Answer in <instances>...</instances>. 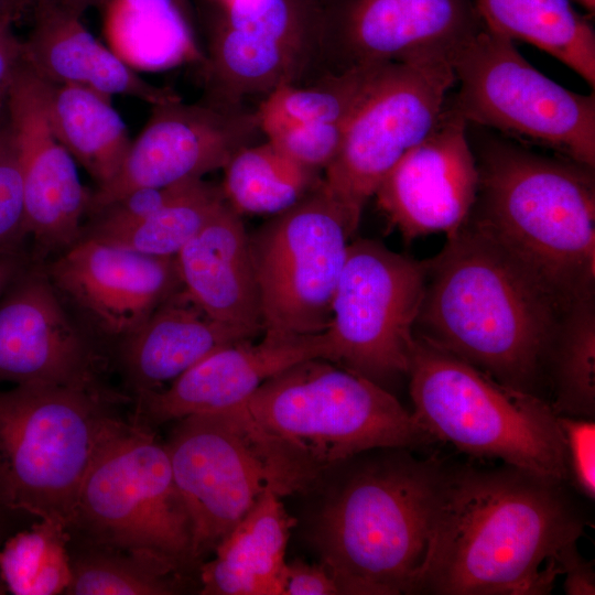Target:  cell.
Masks as SVG:
<instances>
[{"label":"cell","mask_w":595,"mask_h":595,"mask_svg":"<svg viewBox=\"0 0 595 595\" xmlns=\"http://www.w3.org/2000/svg\"><path fill=\"white\" fill-rule=\"evenodd\" d=\"M202 62L203 101L244 108L252 96L264 97L284 85L306 84L312 57L299 47L228 28L213 19Z\"/></svg>","instance_id":"25"},{"label":"cell","mask_w":595,"mask_h":595,"mask_svg":"<svg viewBox=\"0 0 595 595\" xmlns=\"http://www.w3.org/2000/svg\"><path fill=\"white\" fill-rule=\"evenodd\" d=\"M296 519L263 493L198 569L203 595H282L285 549Z\"/></svg>","instance_id":"24"},{"label":"cell","mask_w":595,"mask_h":595,"mask_svg":"<svg viewBox=\"0 0 595 595\" xmlns=\"http://www.w3.org/2000/svg\"><path fill=\"white\" fill-rule=\"evenodd\" d=\"M454 85L446 58L385 67L323 172L324 188L357 220L389 171L435 127Z\"/></svg>","instance_id":"13"},{"label":"cell","mask_w":595,"mask_h":595,"mask_svg":"<svg viewBox=\"0 0 595 595\" xmlns=\"http://www.w3.org/2000/svg\"><path fill=\"white\" fill-rule=\"evenodd\" d=\"M387 65L324 75L306 84L274 89L256 109L262 134L268 137L300 123H347Z\"/></svg>","instance_id":"30"},{"label":"cell","mask_w":595,"mask_h":595,"mask_svg":"<svg viewBox=\"0 0 595 595\" xmlns=\"http://www.w3.org/2000/svg\"><path fill=\"white\" fill-rule=\"evenodd\" d=\"M560 575H565L563 589L566 595H594V562L578 551L577 542L563 545L555 555Z\"/></svg>","instance_id":"38"},{"label":"cell","mask_w":595,"mask_h":595,"mask_svg":"<svg viewBox=\"0 0 595 595\" xmlns=\"http://www.w3.org/2000/svg\"><path fill=\"white\" fill-rule=\"evenodd\" d=\"M580 4H582L587 11L591 13H594L595 11V0H575Z\"/></svg>","instance_id":"44"},{"label":"cell","mask_w":595,"mask_h":595,"mask_svg":"<svg viewBox=\"0 0 595 595\" xmlns=\"http://www.w3.org/2000/svg\"><path fill=\"white\" fill-rule=\"evenodd\" d=\"M175 260L182 288L208 316L251 338L263 333L249 235L226 201Z\"/></svg>","instance_id":"21"},{"label":"cell","mask_w":595,"mask_h":595,"mask_svg":"<svg viewBox=\"0 0 595 595\" xmlns=\"http://www.w3.org/2000/svg\"><path fill=\"white\" fill-rule=\"evenodd\" d=\"M24 7L20 0H0V22H10Z\"/></svg>","instance_id":"43"},{"label":"cell","mask_w":595,"mask_h":595,"mask_svg":"<svg viewBox=\"0 0 595 595\" xmlns=\"http://www.w3.org/2000/svg\"><path fill=\"white\" fill-rule=\"evenodd\" d=\"M564 302L469 221L428 260L415 334L540 398Z\"/></svg>","instance_id":"2"},{"label":"cell","mask_w":595,"mask_h":595,"mask_svg":"<svg viewBox=\"0 0 595 595\" xmlns=\"http://www.w3.org/2000/svg\"><path fill=\"white\" fill-rule=\"evenodd\" d=\"M236 405L310 490L358 453L435 441L389 390L324 358L277 374Z\"/></svg>","instance_id":"5"},{"label":"cell","mask_w":595,"mask_h":595,"mask_svg":"<svg viewBox=\"0 0 595 595\" xmlns=\"http://www.w3.org/2000/svg\"><path fill=\"white\" fill-rule=\"evenodd\" d=\"M68 530L72 540L152 560L185 578L198 573L192 518L165 444L130 420L91 464Z\"/></svg>","instance_id":"8"},{"label":"cell","mask_w":595,"mask_h":595,"mask_svg":"<svg viewBox=\"0 0 595 595\" xmlns=\"http://www.w3.org/2000/svg\"><path fill=\"white\" fill-rule=\"evenodd\" d=\"M164 444L192 518L199 565L263 493L283 497L309 490L236 405L177 420Z\"/></svg>","instance_id":"10"},{"label":"cell","mask_w":595,"mask_h":595,"mask_svg":"<svg viewBox=\"0 0 595 595\" xmlns=\"http://www.w3.org/2000/svg\"><path fill=\"white\" fill-rule=\"evenodd\" d=\"M242 339L252 338L208 316L181 288L116 345V359L133 398L163 389L210 353Z\"/></svg>","instance_id":"23"},{"label":"cell","mask_w":595,"mask_h":595,"mask_svg":"<svg viewBox=\"0 0 595 595\" xmlns=\"http://www.w3.org/2000/svg\"><path fill=\"white\" fill-rule=\"evenodd\" d=\"M563 432L569 482L588 500L595 498V422L594 420L559 416Z\"/></svg>","instance_id":"36"},{"label":"cell","mask_w":595,"mask_h":595,"mask_svg":"<svg viewBox=\"0 0 595 595\" xmlns=\"http://www.w3.org/2000/svg\"><path fill=\"white\" fill-rule=\"evenodd\" d=\"M28 64L24 42L12 33L10 22H0V100L6 101L12 84Z\"/></svg>","instance_id":"39"},{"label":"cell","mask_w":595,"mask_h":595,"mask_svg":"<svg viewBox=\"0 0 595 595\" xmlns=\"http://www.w3.org/2000/svg\"><path fill=\"white\" fill-rule=\"evenodd\" d=\"M545 378L559 416H595V290L578 292L563 312Z\"/></svg>","instance_id":"29"},{"label":"cell","mask_w":595,"mask_h":595,"mask_svg":"<svg viewBox=\"0 0 595 595\" xmlns=\"http://www.w3.org/2000/svg\"><path fill=\"white\" fill-rule=\"evenodd\" d=\"M428 260L382 242L349 244L325 331L333 364L386 388L408 377Z\"/></svg>","instance_id":"12"},{"label":"cell","mask_w":595,"mask_h":595,"mask_svg":"<svg viewBox=\"0 0 595 595\" xmlns=\"http://www.w3.org/2000/svg\"><path fill=\"white\" fill-rule=\"evenodd\" d=\"M29 261L25 256L0 255V294Z\"/></svg>","instance_id":"41"},{"label":"cell","mask_w":595,"mask_h":595,"mask_svg":"<svg viewBox=\"0 0 595 595\" xmlns=\"http://www.w3.org/2000/svg\"><path fill=\"white\" fill-rule=\"evenodd\" d=\"M223 170L224 198L240 215L280 214L323 182L322 172L301 165L267 139L238 151Z\"/></svg>","instance_id":"28"},{"label":"cell","mask_w":595,"mask_h":595,"mask_svg":"<svg viewBox=\"0 0 595 595\" xmlns=\"http://www.w3.org/2000/svg\"><path fill=\"white\" fill-rule=\"evenodd\" d=\"M28 519L34 518L25 513L12 510L0 501V548L11 534L22 529L20 527V523L25 522V520ZM3 593H6V591L0 582V594Z\"/></svg>","instance_id":"40"},{"label":"cell","mask_w":595,"mask_h":595,"mask_svg":"<svg viewBox=\"0 0 595 595\" xmlns=\"http://www.w3.org/2000/svg\"><path fill=\"white\" fill-rule=\"evenodd\" d=\"M40 0H20L23 7L32 6L34 7Z\"/></svg>","instance_id":"46"},{"label":"cell","mask_w":595,"mask_h":595,"mask_svg":"<svg viewBox=\"0 0 595 595\" xmlns=\"http://www.w3.org/2000/svg\"><path fill=\"white\" fill-rule=\"evenodd\" d=\"M358 225L322 182L249 236L263 333L300 336L328 328L348 239Z\"/></svg>","instance_id":"11"},{"label":"cell","mask_w":595,"mask_h":595,"mask_svg":"<svg viewBox=\"0 0 595 595\" xmlns=\"http://www.w3.org/2000/svg\"><path fill=\"white\" fill-rule=\"evenodd\" d=\"M0 255L29 258L22 163L6 104L0 111Z\"/></svg>","instance_id":"34"},{"label":"cell","mask_w":595,"mask_h":595,"mask_svg":"<svg viewBox=\"0 0 595 595\" xmlns=\"http://www.w3.org/2000/svg\"><path fill=\"white\" fill-rule=\"evenodd\" d=\"M336 582L321 564L295 559L285 563L282 595H337Z\"/></svg>","instance_id":"37"},{"label":"cell","mask_w":595,"mask_h":595,"mask_svg":"<svg viewBox=\"0 0 595 595\" xmlns=\"http://www.w3.org/2000/svg\"><path fill=\"white\" fill-rule=\"evenodd\" d=\"M224 201L220 186L197 180L138 224L94 238L143 255L175 257Z\"/></svg>","instance_id":"33"},{"label":"cell","mask_w":595,"mask_h":595,"mask_svg":"<svg viewBox=\"0 0 595 595\" xmlns=\"http://www.w3.org/2000/svg\"><path fill=\"white\" fill-rule=\"evenodd\" d=\"M448 102L468 122L595 167V95L536 69L513 41L484 26L453 56Z\"/></svg>","instance_id":"9"},{"label":"cell","mask_w":595,"mask_h":595,"mask_svg":"<svg viewBox=\"0 0 595 595\" xmlns=\"http://www.w3.org/2000/svg\"><path fill=\"white\" fill-rule=\"evenodd\" d=\"M39 78L46 118L56 139L97 187L106 185L119 171L132 142L111 98L83 86Z\"/></svg>","instance_id":"26"},{"label":"cell","mask_w":595,"mask_h":595,"mask_svg":"<svg viewBox=\"0 0 595 595\" xmlns=\"http://www.w3.org/2000/svg\"><path fill=\"white\" fill-rule=\"evenodd\" d=\"M484 23L474 0H318L310 82L350 69L446 58Z\"/></svg>","instance_id":"14"},{"label":"cell","mask_w":595,"mask_h":595,"mask_svg":"<svg viewBox=\"0 0 595 595\" xmlns=\"http://www.w3.org/2000/svg\"><path fill=\"white\" fill-rule=\"evenodd\" d=\"M408 378L412 413L435 441L569 480L559 415L543 398L500 385L416 334Z\"/></svg>","instance_id":"7"},{"label":"cell","mask_w":595,"mask_h":595,"mask_svg":"<svg viewBox=\"0 0 595 595\" xmlns=\"http://www.w3.org/2000/svg\"><path fill=\"white\" fill-rule=\"evenodd\" d=\"M209 7H220L229 2L230 0H203Z\"/></svg>","instance_id":"45"},{"label":"cell","mask_w":595,"mask_h":595,"mask_svg":"<svg viewBox=\"0 0 595 595\" xmlns=\"http://www.w3.org/2000/svg\"><path fill=\"white\" fill-rule=\"evenodd\" d=\"M6 101L0 100V111L3 109Z\"/></svg>","instance_id":"47"},{"label":"cell","mask_w":595,"mask_h":595,"mask_svg":"<svg viewBox=\"0 0 595 595\" xmlns=\"http://www.w3.org/2000/svg\"><path fill=\"white\" fill-rule=\"evenodd\" d=\"M566 479L446 462L418 594L543 595L555 555L589 526Z\"/></svg>","instance_id":"1"},{"label":"cell","mask_w":595,"mask_h":595,"mask_svg":"<svg viewBox=\"0 0 595 595\" xmlns=\"http://www.w3.org/2000/svg\"><path fill=\"white\" fill-rule=\"evenodd\" d=\"M445 466L411 448L379 447L323 475L307 537L339 594H418Z\"/></svg>","instance_id":"3"},{"label":"cell","mask_w":595,"mask_h":595,"mask_svg":"<svg viewBox=\"0 0 595 595\" xmlns=\"http://www.w3.org/2000/svg\"><path fill=\"white\" fill-rule=\"evenodd\" d=\"M24 185L29 260L44 264L83 236L90 192L46 118L39 76L28 64L6 98Z\"/></svg>","instance_id":"18"},{"label":"cell","mask_w":595,"mask_h":595,"mask_svg":"<svg viewBox=\"0 0 595 595\" xmlns=\"http://www.w3.org/2000/svg\"><path fill=\"white\" fill-rule=\"evenodd\" d=\"M151 107L115 177L90 192L87 216L133 190L201 180L223 170L262 134L256 110L246 107L225 108L203 100L186 104L181 97Z\"/></svg>","instance_id":"15"},{"label":"cell","mask_w":595,"mask_h":595,"mask_svg":"<svg viewBox=\"0 0 595 595\" xmlns=\"http://www.w3.org/2000/svg\"><path fill=\"white\" fill-rule=\"evenodd\" d=\"M259 343L242 339L210 353L163 389L132 398L129 420L155 426L215 412L249 398L264 381L307 359H328L325 332L286 336L263 333Z\"/></svg>","instance_id":"20"},{"label":"cell","mask_w":595,"mask_h":595,"mask_svg":"<svg viewBox=\"0 0 595 595\" xmlns=\"http://www.w3.org/2000/svg\"><path fill=\"white\" fill-rule=\"evenodd\" d=\"M80 326L101 346L118 345L182 288L175 257H154L82 236L41 264Z\"/></svg>","instance_id":"16"},{"label":"cell","mask_w":595,"mask_h":595,"mask_svg":"<svg viewBox=\"0 0 595 595\" xmlns=\"http://www.w3.org/2000/svg\"><path fill=\"white\" fill-rule=\"evenodd\" d=\"M68 11L82 18L89 8L99 4L102 0H57Z\"/></svg>","instance_id":"42"},{"label":"cell","mask_w":595,"mask_h":595,"mask_svg":"<svg viewBox=\"0 0 595 595\" xmlns=\"http://www.w3.org/2000/svg\"><path fill=\"white\" fill-rule=\"evenodd\" d=\"M69 555L68 595H170L188 581L152 560L72 539Z\"/></svg>","instance_id":"32"},{"label":"cell","mask_w":595,"mask_h":595,"mask_svg":"<svg viewBox=\"0 0 595 595\" xmlns=\"http://www.w3.org/2000/svg\"><path fill=\"white\" fill-rule=\"evenodd\" d=\"M484 25L550 54L595 86V32L570 0H474Z\"/></svg>","instance_id":"27"},{"label":"cell","mask_w":595,"mask_h":595,"mask_svg":"<svg viewBox=\"0 0 595 595\" xmlns=\"http://www.w3.org/2000/svg\"><path fill=\"white\" fill-rule=\"evenodd\" d=\"M478 172L467 219L564 302L595 283L594 169L467 122Z\"/></svg>","instance_id":"4"},{"label":"cell","mask_w":595,"mask_h":595,"mask_svg":"<svg viewBox=\"0 0 595 595\" xmlns=\"http://www.w3.org/2000/svg\"><path fill=\"white\" fill-rule=\"evenodd\" d=\"M180 1H190V0H180Z\"/></svg>","instance_id":"48"},{"label":"cell","mask_w":595,"mask_h":595,"mask_svg":"<svg viewBox=\"0 0 595 595\" xmlns=\"http://www.w3.org/2000/svg\"><path fill=\"white\" fill-rule=\"evenodd\" d=\"M71 533L64 523L36 519L0 548V582L14 595L66 594L72 580Z\"/></svg>","instance_id":"31"},{"label":"cell","mask_w":595,"mask_h":595,"mask_svg":"<svg viewBox=\"0 0 595 595\" xmlns=\"http://www.w3.org/2000/svg\"><path fill=\"white\" fill-rule=\"evenodd\" d=\"M129 400L110 389L0 388V501L69 528L91 464L129 422L117 412Z\"/></svg>","instance_id":"6"},{"label":"cell","mask_w":595,"mask_h":595,"mask_svg":"<svg viewBox=\"0 0 595 595\" xmlns=\"http://www.w3.org/2000/svg\"><path fill=\"white\" fill-rule=\"evenodd\" d=\"M348 122L293 125L266 139L301 165L323 173L338 153Z\"/></svg>","instance_id":"35"},{"label":"cell","mask_w":595,"mask_h":595,"mask_svg":"<svg viewBox=\"0 0 595 595\" xmlns=\"http://www.w3.org/2000/svg\"><path fill=\"white\" fill-rule=\"evenodd\" d=\"M33 9L24 46L30 67L42 79L83 86L109 98L131 96L151 106L180 97L140 77L57 0H40Z\"/></svg>","instance_id":"22"},{"label":"cell","mask_w":595,"mask_h":595,"mask_svg":"<svg viewBox=\"0 0 595 595\" xmlns=\"http://www.w3.org/2000/svg\"><path fill=\"white\" fill-rule=\"evenodd\" d=\"M450 96V95H448ZM467 121L446 99L432 131L389 171L372 197L404 240L431 232L451 235L468 219L478 172Z\"/></svg>","instance_id":"19"},{"label":"cell","mask_w":595,"mask_h":595,"mask_svg":"<svg viewBox=\"0 0 595 595\" xmlns=\"http://www.w3.org/2000/svg\"><path fill=\"white\" fill-rule=\"evenodd\" d=\"M104 350L77 324L41 264L29 261L0 294V388L108 389Z\"/></svg>","instance_id":"17"}]
</instances>
